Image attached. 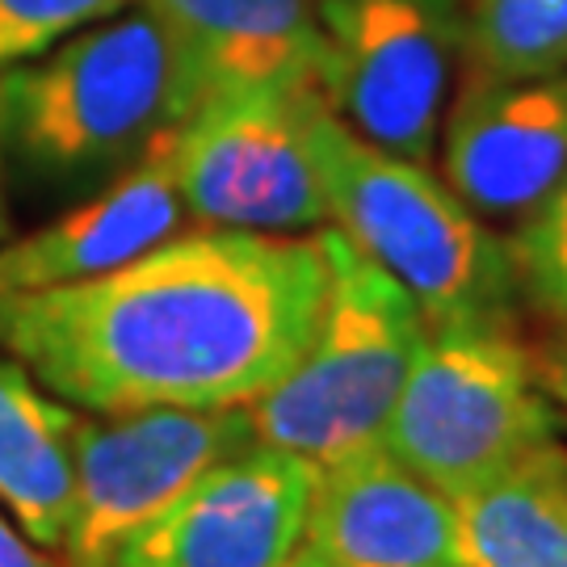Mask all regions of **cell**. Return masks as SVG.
<instances>
[{
    "mask_svg": "<svg viewBox=\"0 0 567 567\" xmlns=\"http://www.w3.org/2000/svg\"><path fill=\"white\" fill-rule=\"evenodd\" d=\"M316 231H177L89 282L4 295L0 349L63 404L248 408L307 349L324 307Z\"/></svg>",
    "mask_w": 567,
    "mask_h": 567,
    "instance_id": "obj_1",
    "label": "cell"
},
{
    "mask_svg": "<svg viewBox=\"0 0 567 567\" xmlns=\"http://www.w3.org/2000/svg\"><path fill=\"white\" fill-rule=\"evenodd\" d=\"M194 114L161 21L131 4L0 72V164L42 194H89Z\"/></svg>",
    "mask_w": 567,
    "mask_h": 567,
    "instance_id": "obj_2",
    "label": "cell"
},
{
    "mask_svg": "<svg viewBox=\"0 0 567 567\" xmlns=\"http://www.w3.org/2000/svg\"><path fill=\"white\" fill-rule=\"evenodd\" d=\"M161 21L194 110L236 89H299L320 72L316 0H135ZM320 89V84H316Z\"/></svg>",
    "mask_w": 567,
    "mask_h": 567,
    "instance_id": "obj_13",
    "label": "cell"
},
{
    "mask_svg": "<svg viewBox=\"0 0 567 567\" xmlns=\"http://www.w3.org/2000/svg\"><path fill=\"white\" fill-rule=\"evenodd\" d=\"M564 408L513 320L429 328L383 429L395 454L437 492H463L534 446L559 442Z\"/></svg>",
    "mask_w": 567,
    "mask_h": 567,
    "instance_id": "obj_5",
    "label": "cell"
},
{
    "mask_svg": "<svg viewBox=\"0 0 567 567\" xmlns=\"http://www.w3.org/2000/svg\"><path fill=\"white\" fill-rule=\"evenodd\" d=\"M135 0H0V72L81 34L84 25L131 9Z\"/></svg>",
    "mask_w": 567,
    "mask_h": 567,
    "instance_id": "obj_18",
    "label": "cell"
},
{
    "mask_svg": "<svg viewBox=\"0 0 567 567\" xmlns=\"http://www.w3.org/2000/svg\"><path fill=\"white\" fill-rule=\"evenodd\" d=\"M311 152L328 224L404 286L429 328L513 320L517 278L508 240L492 236L425 164L362 140L328 102L311 118Z\"/></svg>",
    "mask_w": 567,
    "mask_h": 567,
    "instance_id": "obj_3",
    "label": "cell"
},
{
    "mask_svg": "<svg viewBox=\"0 0 567 567\" xmlns=\"http://www.w3.org/2000/svg\"><path fill=\"white\" fill-rule=\"evenodd\" d=\"M458 567H567V446L547 442L450 496Z\"/></svg>",
    "mask_w": 567,
    "mask_h": 567,
    "instance_id": "obj_15",
    "label": "cell"
},
{
    "mask_svg": "<svg viewBox=\"0 0 567 567\" xmlns=\"http://www.w3.org/2000/svg\"><path fill=\"white\" fill-rule=\"evenodd\" d=\"M81 408L63 404L18 362L0 358V508L47 550H60L76 484Z\"/></svg>",
    "mask_w": 567,
    "mask_h": 567,
    "instance_id": "obj_14",
    "label": "cell"
},
{
    "mask_svg": "<svg viewBox=\"0 0 567 567\" xmlns=\"http://www.w3.org/2000/svg\"><path fill=\"white\" fill-rule=\"evenodd\" d=\"M316 567H458L446 492L370 446L320 466L303 547Z\"/></svg>",
    "mask_w": 567,
    "mask_h": 567,
    "instance_id": "obj_11",
    "label": "cell"
},
{
    "mask_svg": "<svg viewBox=\"0 0 567 567\" xmlns=\"http://www.w3.org/2000/svg\"><path fill=\"white\" fill-rule=\"evenodd\" d=\"M538 370H543V383H547V391L555 395V404L567 412V362H555V358H538Z\"/></svg>",
    "mask_w": 567,
    "mask_h": 567,
    "instance_id": "obj_20",
    "label": "cell"
},
{
    "mask_svg": "<svg viewBox=\"0 0 567 567\" xmlns=\"http://www.w3.org/2000/svg\"><path fill=\"white\" fill-rule=\"evenodd\" d=\"M9 236V210H4V189H0V240Z\"/></svg>",
    "mask_w": 567,
    "mask_h": 567,
    "instance_id": "obj_21",
    "label": "cell"
},
{
    "mask_svg": "<svg viewBox=\"0 0 567 567\" xmlns=\"http://www.w3.org/2000/svg\"><path fill=\"white\" fill-rule=\"evenodd\" d=\"M547 358H555V362H567V337H564L559 344H555V349H550Z\"/></svg>",
    "mask_w": 567,
    "mask_h": 567,
    "instance_id": "obj_22",
    "label": "cell"
},
{
    "mask_svg": "<svg viewBox=\"0 0 567 567\" xmlns=\"http://www.w3.org/2000/svg\"><path fill=\"white\" fill-rule=\"evenodd\" d=\"M517 295L543 316L567 324V182L529 206L508 240Z\"/></svg>",
    "mask_w": 567,
    "mask_h": 567,
    "instance_id": "obj_17",
    "label": "cell"
},
{
    "mask_svg": "<svg viewBox=\"0 0 567 567\" xmlns=\"http://www.w3.org/2000/svg\"><path fill=\"white\" fill-rule=\"evenodd\" d=\"M168 135L140 164L93 189L60 219L13 244H0V299L102 278L177 236L189 215L168 161Z\"/></svg>",
    "mask_w": 567,
    "mask_h": 567,
    "instance_id": "obj_12",
    "label": "cell"
},
{
    "mask_svg": "<svg viewBox=\"0 0 567 567\" xmlns=\"http://www.w3.org/2000/svg\"><path fill=\"white\" fill-rule=\"evenodd\" d=\"M324 307L299 362L248 404L252 437L332 466L383 446L391 408L404 391L429 324L416 299L328 224Z\"/></svg>",
    "mask_w": 567,
    "mask_h": 567,
    "instance_id": "obj_4",
    "label": "cell"
},
{
    "mask_svg": "<svg viewBox=\"0 0 567 567\" xmlns=\"http://www.w3.org/2000/svg\"><path fill=\"white\" fill-rule=\"evenodd\" d=\"M328 110L362 140L425 164L463 60V0H316Z\"/></svg>",
    "mask_w": 567,
    "mask_h": 567,
    "instance_id": "obj_7",
    "label": "cell"
},
{
    "mask_svg": "<svg viewBox=\"0 0 567 567\" xmlns=\"http://www.w3.org/2000/svg\"><path fill=\"white\" fill-rule=\"evenodd\" d=\"M466 81H529L567 68V0H463Z\"/></svg>",
    "mask_w": 567,
    "mask_h": 567,
    "instance_id": "obj_16",
    "label": "cell"
},
{
    "mask_svg": "<svg viewBox=\"0 0 567 567\" xmlns=\"http://www.w3.org/2000/svg\"><path fill=\"white\" fill-rule=\"evenodd\" d=\"M324 105L316 84L236 89L206 97L168 135V161L185 215L198 227L303 236L328 227V203L311 118Z\"/></svg>",
    "mask_w": 567,
    "mask_h": 567,
    "instance_id": "obj_6",
    "label": "cell"
},
{
    "mask_svg": "<svg viewBox=\"0 0 567 567\" xmlns=\"http://www.w3.org/2000/svg\"><path fill=\"white\" fill-rule=\"evenodd\" d=\"M442 131L450 189L475 215H526L567 182V68L529 81H466Z\"/></svg>",
    "mask_w": 567,
    "mask_h": 567,
    "instance_id": "obj_10",
    "label": "cell"
},
{
    "mask_svg": "<svg viewBox=\"0 0 567 567\" xmlns=\"http://www.w3.org/2000/svg\"><path fill=\"white\" fill-rule=\"evenodd\" d=\"M248 408L81 412L63 567H118L126 547L227 454L252 446Z\"/></svg>",
    "mask_w": 567,
    "mask_h": 567,
    "instance_id": "obj_8",
    "label": "cell"
},
{
    "mask_svg": "<svg viewBox=\"0 0 567 567\" xmlns=\"http://www.w3.org/2000/svg\"><path fill=\"white\" fill-rule=\"evenodd\" d=\"M316 480V463L252 442L185 487L118 567H286L303 547Z\"/></svg>",
    "mask_w": 567,
    "mask_h": 567,
    "instance_id": "obj_9",
    "label": "cell"
},
{
    "mask_svg": "<svg viewBox=\"0 0 567 567\" xmlns=\"http://www.w3.org/2000/svg\"><path fill=\"white\" fill-rule=\"evenodd\" d=\"M0 567H63L55 550L30 543L18 529V522L0 508Z\"/></svg>",
    "mask_w": 567,
    "mask_h": 567,
    "instance_id": "obj_19",
    "label": "cell"
},
{
    "mask_svg": "<svg viewBox=\"0 0 567 567\" xmlns=\"http://www.w3.org/2000/svg\"><path fill=\"white\" fill-rule=\"evenodd\" d=\"M286 567H316V564H311V559H307L303 550H299V555H295V559H290V564H286Z\"/></svg>",
    "mask_w": 567,
    "mask_h": 567,
    "instance_id": "obj_23",
    "label": "cell"
}]
</instances>
